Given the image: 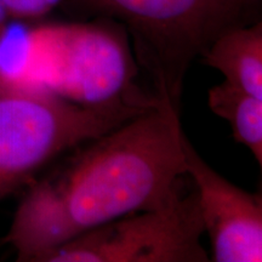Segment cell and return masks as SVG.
Returning <instances> with one entry per match:
<instances>
[{"label":"cell","instance_id":"1","mask_svg":"<svg viewBox=\"0 0 262 262\" xmlns=\"http://www.w3.org/2000/svg\"><path fill=\"white\" fill-rule=\"evenodd\" d=\"M179 110L169 102L73 148L32 182L3 239L17 261L49 251L108 222L169 202L186 173Z\"/></svg>","mask_w":262,"mask_h":262},{"label":"cell","instance_id":"2","mask_svg":"<svg viewBox=\"0 0 262 262\" xmlns=\"http://www.w3.org/2000/svg\"><path fill=\"white\" fill-rule=\"evenodd\" d=\"M135 74L127 44L111 29L84 24L33 26L28 90L88 107L162 103L136 91Z\"/></svg>","mask_w":262,"mask_h":262},{"label":"cell","instance_id":"3","mask_svg":"<svg viewBox=\"0 0 262 262\" xmlns=\"http://www.w3.org/2000/svg\"><path fill=\"white\" fill-rule=\"evenodd\" d=\"M155 107H88L0 85V199L81 143Z\"/></svg>","mask_w":262,"mask_h":262},{"label":"cell","instance_id":"4","mask_svg":"<svg viewBox=\"0 0 262 262\" xmlns=\"http://www.w3.org/2000/svg\"><path fill=\"white\" fill-rule=\"evenodd\" d=\"M195 189L136 211L55 248L39 262H208Z\"/></svg>","mask_w":262,"mask_h":262},{"label":"cell","instance_id":"5","mask_svg":"<svg viewBox=\"0 0 262 262\" xmlns=\"http://www.w3.org/2000/svg\"><path fill=\"white\" fill-rule=\"evenodd\" d=\"M133 26L141 63L157 98L179 110L189 62L216 38L219 19L234 0H107Z\"/></svg>","mask_w":262,"mask_h":262},{"label":"cell","instance_id":"6","mask_svg":"<svg viewBox=\"0 0 262 262\" xmlns=\"http://www.w3.org/2000/svg\"><path fill=\"white\" fill-rule=\"evenodd\" d=\"M186 173L191 176L215 262L262 261V199L216 172L182 131Z\"/></svg>","mask_w":262,"mask_h":262},{"label":"cell","instance_id":"7","mask_svg":"<svg viewBox=\"0 0 262 262\" xmlns=\"http://www.w3.org/2000/svg\"><path fill=\"white\" fill-rule=\"evenodd\" d=\"M203 54L204 63L225 80L262 100V25L219 33Z\"/></svg>","mask_w":262,"mask_h":262},{"label":"cell","instance_id":"8","mask_svg":"<svg viewBox=\"0 0 262 262\" xmlns=\"http://www.w3.org/2000/svg\"><path fill=\"white\" fill-rule=\"evenodd\" d=\"M209 108L227 120L234 140L249 148L262 164V100L235 85L224 81L208 93Z\"/></svg>","mask_w":262,"mask_h":262},{"label":"cell","instance_id":"9","mask_svg":"<svg viewBox=\"0 0 262 262\" xmlns=\"http://www.w3.org/2000/svg\"><path fill=\"white\" fill-rule=\"evenodd\" d=\"M61 0H2L9 17L15 19L38 18L51 11Z\"/></svg>","mask_w":262,"mask_h":262},{"label":"cell","instance_id":"10","mask_svg":"<svg viewBox=\"0 0 262 262\" xmlns=\"http://www.w3.org/2000/svg\"><path fill=\"white\" fill-rule=\"evenodd\" d=\"M8 18H9V16H8V14H6L2 0H0V28H2L3 26H4L6 22H8Z\"/></svg>","mask_w":262,"mask_h":262},{"label":"cell","instance_id":"11","mask_svg":"<svg viewBox=\"0 0 262 262\" xmlns=\"http://www.w3.org/2000/svg\"><path fill=\"white\" fill-rule=\"evenodd\" d=\"M235 3H242V2H244V0H234Z\"/></svg>","mask_w":262,"mask_h":262}]
</instances>
